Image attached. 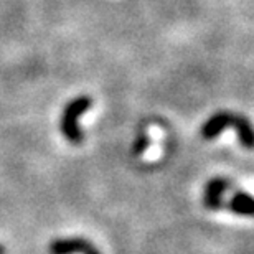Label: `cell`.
Wrapping results in <instances>:
<instances>
[{
    "label": "cell",
    "instance_id": "cell-1",
    "mask_svg": "<svg viewBox=\"0 0 254 254\" xmlns=\"http://www.w3.org/2000/svg\"><path fill=\"white\" fill-rule=\"evenodd\" d=\"M91 104H93V99L89 96H78L64 106L62 121H60V129L71 144L83 142L84 134L79 127V118L91 108Z\"/></svg>",
    "mask_w": 254,
    "mask_h": 254
},
{
    "label": "cell",
    "instance_id": "cell-2",
    "mask_svg": "<svg viewBox=\"0 0 254 254\" xmlns=\"http://www.w3.org/2000/svg\"><path fill=\"white\" fill-rule=\"evenodd\" d=\"M50 254H101L93 243L84 238H62L55 240L48 246Z\"/></svg>",
    "mask_w": 254,
    "mask_h": 254
},
{
    "label": "cell",
    "instance_id": "cell-3",
    "mask_svg": "<svg viewBox=\"0 0 254 254\" xmlns=\"http://www.w3.org/2000/svg\"><path fill=\"white\" fill-rule=\"evenodd\" d=\"M231 189V182L226 179H211L205 187V193H203V205H205L208 210H221L225 206V201H223V195Z\"/></svg>",
    "mask_w": 254,
    "mask_h": 254
},
{
    "label": "cell",
    "instance_id": "cell-4",
    "mask_svg": "<svg viewBox=\"0 0 254 254\" xmlns=\"http://www.w3.org/2000/svg\"><path fill=\"white\" fill-rule=\"evenodd\" d=\"M233 123V113H228V111H223V113H216L213 114L210 119L206 121L201 127V135L203 139L211 140L221 134L226 127H230Z\"/></svg>",
    "mask_w": 254,
    "mask_h": 254
},
{
    "label": "cell",
    "instance_id": "cell-5",
    "mask_svg": "<svg viewBox=\"0 0 254 254\" xmlns=\"http://www.w3.org/2000/svg\"><path fill=\"white\" fill-rule=\"evenodd\" d=\"M231 126L235 127L240 144L248 150L254 149V126L251 124V121L245 118L241 114H233V123Z\"/></svg>",
    "mask_w": 254,
    "mask_h": 254
},
{
    "label": "cell",
    "instance_id": "cell-6",
    "mask_svg": "<svg viewBox=\"0 0 254 254\" xmlns=\"http://www.w3.org/2000/svg\"><path fill=\"white\" fill-rule=\"evenodd\" d=\"M228 208L240 216H254V196L250 193L238 191L233 195L231 201L228 203Z\"/></svg>",
    "mask_w": 254,
    "mask_h": 254
},
{
    "label": "cell",
    "instance_id": "cell-7",
    "mask_svg": "<svg viewBox=\"0 0 254 254\" xmlns=\"http://www.w3.org/2000/svg\"><path fill=\"white\" fill-rule=\"evenodd\" d=\"M147 145H149V137H147L145 134H140L135 139V142H134V147H132V154H134V155H140L142 152L147 149Z\"/></svg>",
    "mask_w": 254,
    "mask_h": 254
},
{
    "label": "cell",
    "instance_id": "cell-8",
    "mask_svg": "<svg viewBox=\"0 0 254 254\" xmlns=\"http://www.w3.org/2000/svg\"><path fill=\"white\" fill-rule=\"evenodd\" d=\"M0 254H5V250H3V246L0 245Z\"/></svg>",
    "mask_w": 254,
    "mask_h": 254
}]
</instances>
